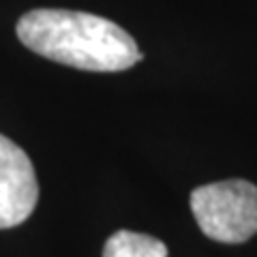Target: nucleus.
<instances>
[{"instance_id":"obj_2","label":"nucleus","mask_w":257,"mask_h":257,"mask_svg":"<svg viewBox=\"0 0 257 257\" xmlns=\"http://www.w3.org/2000/svg\"><path fill=\"white\" fill-rule=\"evenodd\" d=\"M199 229L216 242L240 244L257 234V187L248 180H223L191 193Z\"/></svg>"},{"instance_id":"obj_3","label":"nucleus","mask_w":257,"mask_h":257,"mask_svg":"<svg viewBox=\"0 0 257 257\" xmlns=\"http://www.w3.org/2000/svg\"><path fill=\"white\" fill-rule=\"evenodd\" d=\"M39 202L32 161L18 144L0 135V229L18 227Z\"/></svg>"},{"instance_id":"obj_1","label":"nucleus","mask_w":257,"mask_h":257,"mask_svg":"<svg viewBox=\"0 0 257 257\" xmlns=\"http://www.w3.org/2000/svg\"><path fill=\"white\" fill-rule=\"evenodd\" d=\"M20 41L47 60L114 73L144 58L126 30L105 18L67 9H35L18 22Z\"/></svg>"},{"instance_id":"obj_4","label":"nucleus","mask_w":257,"mask_h":257,"mask_svg":"<svg viewBox=\"0 0 257 257\" xmlns=\"http://www.w3.org/2000/svg\"><path fill=\"white\" fill-rule=\"evenodd\" d=\"M103 257H167V246L148 234L120 229L107 238Z\"/></svg>"}]
</instances>
